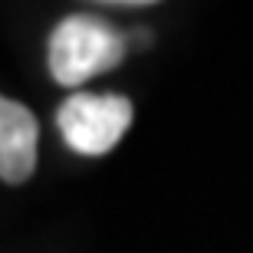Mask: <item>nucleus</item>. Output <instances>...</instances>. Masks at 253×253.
<instances>
[{"instance_id": "7ed1b4c3", "label": "nucleus", "mask_w": 253, "mask_h": 253, "mask_svg": "<svg viewBox=\"0 0 253 253\" xmlns=\"http://www.w3.org/2000/svg\"><path fill=\"white\" fill-rule=\"evenodd\" d=\"M40 125L27 105L0 95V181L23 184L37 168Z\"/></svg>"}, {"instance_id": "f257e3e1", "label": "nucleus", "mask_w": 253, "mask_h": 253, "mask_svg": "<svg viewBox=\"0 0 253 253\" xmlns=\"http://www.w3.org/2000/svg\"><path fill=\"white\" fill-rule=\"evenodd\" d=\"M125 40L102 17L73 13L56 23L49 37V73L59 85L76 89L122 63Z\"/></svg>"}, {"instance_id": "f03ea898", "label": "nucleus", "mask_w": 253, "mask_h": 253, "mask_svg": "<svg viewBox=\"0 0 253 253\" xmlns=\"http://www.w3.org/2000/svg\"><path fill=\"white\" fill-rule=\"evenodd\" d=\"M131 102L125 95L73 92L59 105L56 128L66 145L79 155H105L112 151L131 125Z\"/></svg>"}]
</instances>
